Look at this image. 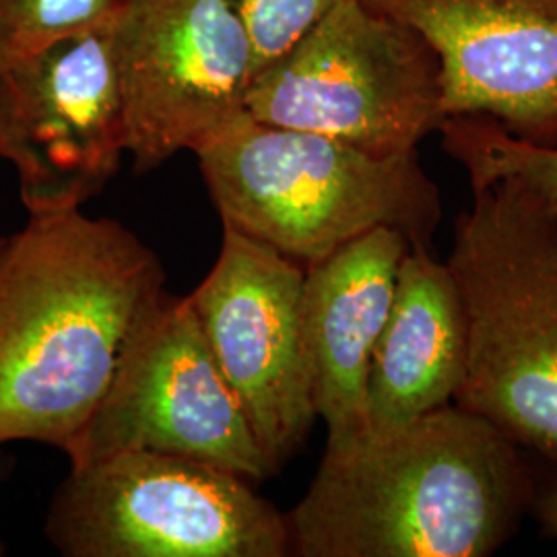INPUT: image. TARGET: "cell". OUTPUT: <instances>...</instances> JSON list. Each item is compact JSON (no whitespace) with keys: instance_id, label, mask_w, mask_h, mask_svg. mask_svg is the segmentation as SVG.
Instances as JSON below:
<instances>
[{"instance_id":"ac0fdd59","label":"cell","mask_w":557,"mask_h":557,"mask_svg":"<svg viewBox=\"0 0 557 557\" xmlns=\"http://www.w3.org/2000/svg\"><path fill=\"white\" fill-rule=\"evenodd\" d=\"M0 554H2V545H0Z\"/></svg>"},{"instance_id":"ba28073f","label":"cell","mask_w":557,"mask_h":557,"mask_svg":"<svg viewBox=\"0 0 557 557\" xmlns=\"http://www.w3.org/2000/svg\"><path fill=\"white\" fill-rule=\"evenodd\" d=\"M126 450L197 458L250 481L273 475L188 298L165 296L140 324L66 457L83 465Z\"/></svg>"},{"instance_id":"4fadbf2b","label":"cell","mask_w":557,"mask_h":557,"mask_svg":"<svg viewBox=\"0 0 557 557\" xmlns=\"http://www.w3.org/2000/svg\"><path fill=\"white\" fill-rule=\"evenodd\" d=\"M465 366L467 317L455 277L430 246L413 242L398 264L395 298L370 363L366 434L453 405Z\"/></svg>"},{"instance_id":"6da1fadb","label":"cell","mask_w":557,"mask_h":557,"mask_svg":"<svg viewBox=\"0 0 557 557\" xmlns=\"http://www.w3.org/2000/svg\"><path fill=\"white\" fill-rule=\"evenodd\" d=\"M158 255L81 209L0 236V446L71 453L140 324L165 298Z\"/></svg>"},{"instance_id":"277c9868","label":"cell","mask_w":557,"mask_h":557,"mask_svg":"<svg viewBox=\"0 0 557 557\" xmlns=\"http://www.w3.org/2000/svg\"><path fill=\"white\" fill-rule=\"evenodd\" d=\"M221 225L310 267L376 227L430 246L438 184L416 153L372 156L248 112L195 151Z\"/></svg>"},{"instance_id":"7c38bea8","label":"cell","mask_w":557,"mask_h":557,"mask_svg":"<svg viewBox=\"0 0 557 557\" xmlns=\"http://www.w3.org/2000/svg\"><path fill=\"white\" fill-rule=\"evenodd\" d=\"M407 250L405 234L376 227L306 267L301 322L326 446L349 444L368 432L370 363Z\"/></svg>"},{"instance_id":"3957f363","label":"cell","mask_w":557,"mask_h":557,"mask_svg":"<svg viewBox=\"0 0 557 557\" xmlns=\"http://www.w3.org/2000/svg\"><path fill=\"white\" fill-rule=\"evenodd\" d=\"M471 190L446 262L467 317L455 405L557 460V220L515 178Z\"/></svg>"},{"instance_id":"5b68a950","label":"cell","mask_w":557,"mask_h":557,"mask_svg":"<svg viewBox=\"0 0 557 557\" xmlns=\"http://www.w3.org/2000/svg\"><path fill=\"white\" fill-rule=\"evenodd\" d=\"M250 479L156 450L71 465L46 537L69 557L292 556L287 518Z\"/></svg>"},{"instance_id":"9c48e42d","label":"cell","mask_w":557,"mask_h":557,"mask_svg":"<svg viewBox=\"0 0 557 557\" xmlns=\"http://www.w3.org/2000/svg\"><path fill=\"white\" fill-rule=\"evenodd\" d=\"M124 153L110 23L0 69V160L13 163L29 215L81 209Z\"/></svg>"},{"instance_id":"2e32d148","label":"cell","mask_w":557,"mask_h":557,"mask_svg":"<svg viewBox=\"0 0 557 557\" xmlns=\"http://www.w3.org/2000/svg\"><path fill=\"white\" fill-rule=\"evenodd\" d=\"M248 34L255 77L283 59L341 0H230ZM252 77V79H255Z\"/></svg>"},{"instance_id":"5bb4252c","label":"cell","mask_w":557,"mask_h":557,"mask_svg":"<svg viewBox=\"0 0 557 557\" xmlns=\"http://www.w3.org/2000/svg\"><path fill=\"white\" fill-rule=\"evenodd\" d=\"M442 149L479 186L515 178L557 220V145L515 137L487 116H448L440 124Z\"/></svg>"},{"instance_id":"52a82bcc","label":"cell","mask_w":557,"mask_h":557,"mask_svg":"<svg viewBox=\"0 0 557 557\" xmlns=\"http://www.w3.org/2000/svg\"><path fill=\"white\" fill-rule=\"evenodd\" d=\"M110 41L135 172L195 153L246 114L255 60L230 0H122Z\"/></svg>"},{"instance_id":"7a4b0ae2","label":"cell","mask_w":557,"mask_h":557,"mask_svg":"<svg viewBox=\"0 0 557 557\" xmlns=\"http://www.w3.org/2000/svg\"><path fill=\"white\" fill-rule=\"evenodd\" d=\"M533 492L517 442L453 403L326 446L285 517L292 556H492L517 533Z\"/></svg>"},{"instance_id":"8992f818","label":"cell","mask_w":557,"mask_h":557,"mask_svg":"<svg viewBox=\"0 0 557 557\" xmlns=\"http://www.w3.org/2000/svg\"><path fill=\"white\" fill-rule=\"evenodd\" d=\"M442 101L434 48L361 0H341L252 79L246 112L372 156H403L438 131Z\"/></svg>"},{"instance_id":"30bf717a","label":"cell","mask_w":557,"mask_h":557,"mask_svg":"<svg viewBox=\"0 0 557 557\" xmlns=\"http://www.w3.org/2000/svg\"><path fill=\"white\" fill-rule=\"evenodd\" d=\"M306 267L223 225L220 257L188 296L273 473L319 419L304 341Z\"/></svg>"},{"instance_id":"8fae6325","label":"cell","mask_w":557,"mask_h":557,"mask_svg":"<svg viewBox=\"0 0 557 557\" xmlns=\"http://www.w3.org/2000/svg\"><path fill=\"white\" fill-rule=\"evenodd\" d=\"M438 54L444 114L557 145V0H361Z\"/></svg>"},{"instance_id":"e0dca14e","label":"cell","mask_w":557,"mask_h":557,"mask_svg":"<svg viewBox=\"0 0 557 557\" xmlns=\"http://www.w3.org/2000/svg\"><path fill=\"white\" fill-rule=\"evenodd\" d=\"M531 508L547 537L557 539V471L541 487L535 483Z\"/></svg>"},{"instance_id":"9a60e30c","label":"cell","mask_w":557,"mask_h":557,"mask_svg":"<svg viewBox=\"0 0 557 557\" xmlns=\"http://www.w3.org/2000/svg\"><path fill=\"white\" fill-rule=\"evenodd\" d=\"M122 0H0V69L114 20Z\"/></svg>"}]
</instances>
